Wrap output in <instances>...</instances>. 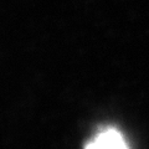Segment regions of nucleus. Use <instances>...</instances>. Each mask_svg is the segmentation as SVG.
<instances>
[{"label": "nucleus", "instance_id": "obj_1", "mask_svg": "<svg viewBox=\"0 0 149 149\" xmlns=\"http://www.w3.org/2000/svg\"><path fill=\"white\" fill-rule=\"evenodd\" d=\"M85 149H129L123 136L114 128H107L97 134Z\"/></svg>", "mask_w": 149, "mask_h": 149}]
</instances>
